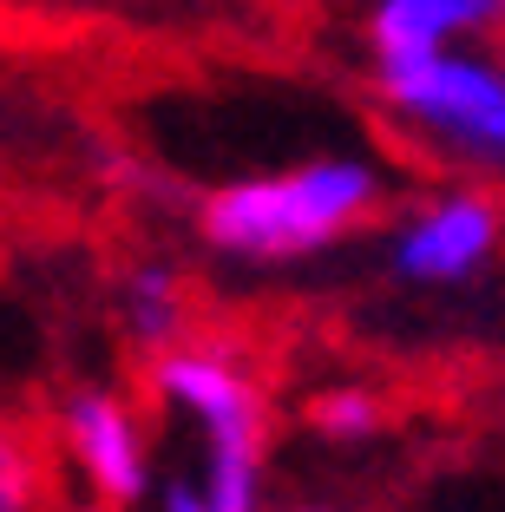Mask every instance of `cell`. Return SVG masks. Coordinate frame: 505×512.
I'll list each match as a JSON object with an SVG mask.
<instances>
[{
	"label": "cell",
	"instance_id": "obj_9",
	"mask_svg": "<svg viewBox=\"0 0 505 512\" xmlns=\"http://www.w3.org/2000/svg\"><path fill=\"white\" fill-rule=\"evenodd\" d=\"M27 493H33L27 460H20V447H14V440L0 434V512H20V506H27Z\"/></svg>",
	"mask_w": 505,
	"mask_h": 512
},
{
	"label": "cell",
	"instance_id": "obj_1",
	"mask_svg": "<svg viewBox=\"0 0 505 512\" xmlns=\"http://www.w3.org/2000/svg\"><path fill=\"white\" fill-rule=\"evenodd\" d=\"M374 204H381V178L361 158H315V165L217 191L204 204V237L243 263H289L348 237Z\"/></svg>",
	"mask_w": 505,
	"mask_h": 512
},
{
	"label": "cell",
	"instance_id": "obj_11",
	"mask_svg": "<svg viewBox=\"0 0 505 512\" xmlns=\"http://www.w3.org/2000/svg\"><path fill=\"white\" fill-rule=\"evenodd\" d=\"M79 512H112V506H79Z\"/></svg>",
	"mask_w": 505,
	"mask_h": 512
},
{
	"label": "cell",
	"instance_id": "obj_5",
	"mask_svg": "<svg viewBox=\"0 0 505 512\" xmlns=\"http://www.w3.org/2000/svg\"><path fill=\"white\" fill-rule=\"evenodd\" d=\"M505 27V0H381L374 7V53L381 60H427L460 53V40Z\"/></svg>",
	"mask_w": 505,
	"mask_h": 512
},
{
	"label": "cell",
	"instance_id": "obj_7",
	"mask_svg": "<svg viewBox=\"0 0 505 512\" xmlns=\"http://www.w3.org/2000/svg\"><path fill=\"white\" fill-rule=\"evenodd\" d=\"M132 322H138V335H151V342L171 335V322H178V289H171L164 270H138L132 276Z\"/></svg>",
	"mask_w": 505,
	"mask_h": 512
},
{
	"label": "cell",
	"instance_id": "obj_3",
	"mask_svg": "<svg viewBox=\"0 0 505 512\" xmlns=\"http://www.w3.org/2000/svg\"><path fill=\"white\" fill-rule=\"evenodd\" d=\"M505 237V217L479 191H446L427 211H414L394 237V270L407 283H466L492 263Z\"/></svg>",
	"mask_w": 505,
	"mask_h": 512
},
{
	"label": "cell",
	"instance_id": "obj_8",
	"mask_svg": "<svg viewBox=\"0 0 505 512\" xmlns=\"http://www.w3.org/2000/svg\"><path fill=\"white\" fill-rule=\"evenodd\" d=\"M381 421V414H374V401L368 394H328L322 407H315V427H322V434H368V427Z\"/></svg>",
	"mask_w": 505,
	"mask_h": 512
},
{
	"label": "cell",
	"instance_id": "obj_10",
	"mask_svg": "<svg viewBox=\"0 0 505 512\" xmlns=\"http://www.w3.org/2000/svg\"><path fill=\"white\" fill-rule=\"evenodd\" d=\"M164 512H223V506L204 486H171V493H164Z\"/></svg>",
	"mask_w": 505,
	"mask_h": 512
},
{
	"label": "cell",
	"instance_id": "obj_2",
	"mask_svg": "<svg viewBox=\"0 0 505 512\" xmlns=\"http://www.w3.org/2000/svg\"><path fill=\"white\" fill-rule=\"evenodd\" d=\"M381 99L427 138L453 145L473 165L505 171V66L479 53L381 60Z\"/></svg>",
	"mask_w": 505,
	"mask_h": 512
},
{
	"label": "cell",
	"instance_id": "obj_4",
	"mask_svg": "<svg viewBox=\"0 0 505 512\" xmlns=\"http://www.w3.org/2000/svg\"><path fill=\"white\" fill-rule=\"evenodd\" d=\"M66 440H73V460L99 499L125 506V499L145 493V440H138V421L125 414V401L112 394H79L66 407Z\"/></svg>",
	"mask_w": 505,
	"mask_h": 512
},
{
	"label": "cell",
	"instance_id": "obj_6",
	"mask_svg": "<svg viewBox=\"0 0 505 512\" xmlns=\"http://www.w3.org/2000/svg\"><path fill=\"white\" fill-rule=\"evenodd\" d=\"M158 388L164 401H178L184 414H197L210 440H263V421H256V394L223 355H197V348H178L158 362Z\"/></svg>",
	"mask_w": 505,
	"mask_h": 512
}]
</instances>
